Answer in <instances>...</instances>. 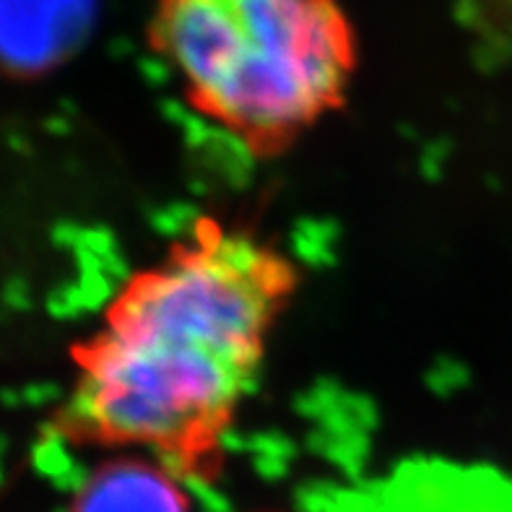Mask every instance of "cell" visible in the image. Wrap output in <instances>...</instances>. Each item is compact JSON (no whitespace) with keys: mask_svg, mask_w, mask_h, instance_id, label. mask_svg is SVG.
I'll use <instances>...</instances> for the list:
<instances>
[{"mask_svg":"<svg viewBox=\"0 0 512 512\" xmlns=\"http://www.w3.org/2000/svg\"><path fill=\"white\" fill-rule=\"evenodd\" d=\"M299 289L302 266L284 247L195 216L120 281L71 346L52 432L71 448L149 455L185 484H214Z\"/></svg>","mask_w":512,"mask_h":512,"instance_id":"cell-1","label":"cell"},{"mask_svg":"<svg viewBox=\"0 0 512 512\" xmlns=\"http://www.w3.org/2000/svg\"><path fill=\"white\" fill-rule=\"evenodd\" d=\"M146 45L188 110L253 159L344 110L362 60L344 0H154Z\"/></svg>","mask_w":512,"mask_h":512,"instance_id":"cell-2","label":"cell"},{"mask_svg":"<svg viewBox=\"0 0 512 512\" xmlns=\"http://www.w3.org/2000/svg\"><path fill=\"white\" fill-rule=\"evenodd\" d=\"M73 492L65 512H190L185 481L141 453H107Z\"/></svg>","mask_w":512,"mask_h":512,"instance_id":"cell-3","label":"cell"}]
</instances>
